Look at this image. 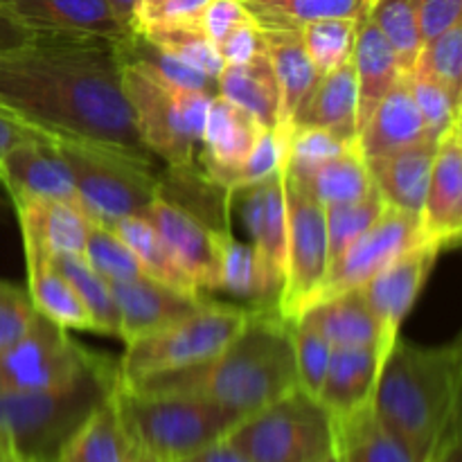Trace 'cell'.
Wrapping results in <instances>:
<instances>
[{"label": "cell", "mask_w": 462, "mask_h": 462, "mask_svg": "<svg viewBox=\"0 0 462 462\" xmlns=\"http://www.w3.org/2000/svg\"><path fill=\"white\" fill-rule=\"evenodd\" d=\"M120 41L34 36L0 52V116L45 135L153 165L120 84Z\"/></svg>", "instance_id": "1"}, {"label": "cell", "mask_w": 462, "mask_h": 462, "mask_svg": "<svg viewBox=\"0 0 462 462\" xmlns=\"http://www.w3.org/2000/svg\"><path fill=\"white\" fill-rule=\"evenodd\" d=\"M122 386L152 395L197 397L246 418L300 386L291 320L275 307L255 305L233 341L212 359Z\"/></svg>", "instance_id": "2"}, {"label": "cell", "mask_w": 462, "mask_h": 462, "mask_svg": "<svg viewBox=\"0 0 462 462\" xmlns=\"http://www.w3.org/2000/svg\"><path fill=\"white\" fill-rule=\"evenodd\" d=\"M460 382L458 338L449 346L397 338L382 365L370 409L415 462H427L447 424L460 415Z\"/></svg>", "instance_id": "3"}, {"label": "cell", "mask_w": 462, "mask_h": 462, "mask_svg": "<svg viewBox=\"0 0 462 462\" xmlns=\"http://www.w3.org/2000/svg\"><path fill=\"white\" fill-rule=\"evenodd\" d=\"M117 383L116 364L59 388L0 393V445L25 462H59L68 442Z\"/></svg>", "instance_id": "4"}, {"label": "cell", "mask_w": 462, "mask_h": 462, "mask_svg": "<svg viewBox=\"0 0 462 462\" xmlns=\"http://www.w3.org/2000/svg\"><path fill=\"white\" fill-rule=\"evenodd\" d=\"M117 418L134 449L161 462H176L224 440L239 415L212 402L180 395H152L116 383Z\"/></svg>", "instance_id": "5"}, {"label": "cell", "mask_w": 462, "mask_h": 462, "mask_svg": "<svg viewBox=\"0 0 462 462\" xmlns=\"http://www.w3.org/2000/svg\"><path fill=\"white\" fill-rule=\"evenodd\" d=\"M120 84L144 147L171 170L192 171L215 95L174 86L131 61H122Z\"/></svg>", "instance_id": "6"}, {"label": "cell", "mask_w": 462, "mask_h": 462, "mask_svg": "<svg viewBox=\"0 0 462 462\" xmlns=\"http://www.w3.org/2000/svg\"><path fill=\"white\" fill-rule=\"evenodd\" d=\"M248 311L246 307L203 300L179 323L126 343L125 355L116 364L117 382L135 383L212 359L242 329Z\"/></svg>", "instance_id": "7"}, {"label": "cell", "mask_w": 462, "mask_h": 462, "mask_svg": "<svg viewBox=\"0 0 462 462\" xmlns=\"http://www.w3.org/2000/svg\"><path fill=\"white\" fill-rule=\"evenodd\" d=\"M226 440L251 462H319L334 451V418L298 386L239 420Z\"/></svg>", "instance_id": "8"}, {"label": "cell", "mask_w": 462, "mask_h": 462, "mask_svg": "<svg viewBox=\"0 0 462 462\" xmlns=\"http://www.w3.org/2000/svg\"><path fill=\"white\" fill-rule=\"evenodd\" d=\"M52 144L70 170L93 224L113 226L122 217H138L162 189L156 165L86 144Z\"/></svg>", "instance_id": "9"}, {"label": "cell", "mask_w": 462, "mask_h": 462, "mask_svg": "<svg viewBox=\"0 0 462 462\" xmlns=\"http://www.w3.org/2000/svg\"><path fill=\"white\" fill-rule=\"evenodd\" d=\"M108 359L70 337V329L36 311L25 334L0 350V393H30L66 386Z\"/></svg>", "instance_id": "10"}, {"label": "cell", "mask_w": 462, "mask_h": 462, "mask_svg": "<svg viewBox=\"0 0 462 462\" xmlns=\"http://www.w3.org/2000/svg\"><path fill=\"white\" fill-rule=\"evenodd\" d=\"M282 185L287 201V257L275 310L282 319L293 320L314 302L320 284L325 282L329 251L325 206L287 174H282Z\"/></svg>", "instance_id": "11"}, {"label": "cell", "mask_w": 462, "mask_h": 462, "mask_svg": "<svg viewBox=\"0 0 462 462\" xmlns=\"http://www.w3.org/2000/svg\"><path fill=\"white\" fill-rule=\"evenodd\" d=\"M418 242V215L388 206L386 212L329 264L325 282L320 284L314 302L364 287L373 275L386 269L393 260H397L402 253L409 251Z\"/></svg>", "instance_id": "12"}, {"label": "cell", "mask_w": 462, "mask_h": 462, "mask_svg": "<svg viewBox=\"0 0 462 462\" xmlns=\"http://www.w3.org/2000/svg\"><path fill=\"white\" fill-rule=\"evenodd\" d=\"M282 174L237 189L242 194V217L253 239V253L257 264L260 302L275 307L284 280V257H287V201H284Z\"/></svg>", "instance_id": "13"}, {"label": "cell", "mask_w": 462, "mask_h": 462, "mask_svg": "<svg viewBox=\"0 0 462 462\" xmlns=\"http://www.w3.org/2000/svg\"><path fill=\"white\" fill-rule=\"evenodd\" d=\"M438 255L440 253L429 244H413L409 251L402 253L386 269H382L364 287H359L365 305L370 307L379 325V334H382L379 350H382L383 361L400 338L402 323L422 293Z\"/></svg>", "instance_id": "14"}, {"label": "cell", "mask_w": 462, "mask_h": 462, "mask_svg": "<svg viewBox=\"0 0 462 462\" xmlns=\"http://www.w3.org/2000/svg\"><path fill=\"white\" fill-rule=\"evenodd\" d=\"M462 120L454 122L438 143L420 208V242L438 253L456 246L462 235Z\"/></svg>", "instance_id": "15"}, {"label": "cell", "mask_w": 462, "mask_h": 462, "mask_svg": "<svg viewBox=\"0 0 462 462\" xmlns=\"http://www.w3.org/2000/svg\"><path fill=\"white\" fill-rule=\"evenodd\" d=\"M199 289H219V233L161 192L140 212Z\"/></svg>", "instance_id": "16"}, {"label": "cell", "mask_w": 462, "mask_h": 462, "mask_svg": "<svg viewBox=\"0 0 462 462\" xmlns=\"http://www.w3.org/2000/svg\"><path fill=\"white\" fill-rule=\"evenodd\" d=\"M0 12L32 36H99L125 41L126 30L106 0H0Z\"/></svg>", "instance_id": "17"}, {"label": "cell", "mask_w": 462, "mask_h": 462, "mask_svg": "<svg viewBox=\"0 0 462 462\" xmlns=\"http://www.w3.org/2000/svg\"><path fill=\"white\" fill-rule=\"evenodd\" d=\"M108 284L120 319L117 337L125 346L179 323L206 300L203 296H189L144 273L129 280H113Z\"/></svg>", "instance_id": "18"}, {"label": "cell", "mask_w": 462, "mask_h": 462, "mask_svg": "<svg viewBox=\"0 0 462 462\" xmlns=\"http://www.w3.org/2000/svg\"><path fill=\"white\" fill-rule=\"evenodd\" d=\"M0 183L12 199H52L88 217L70 170L48 140H27L7 149L0 156Z\"/></svg>", "instance_id": "19"}, {"label": "cell", "mask_w": 462, "mask_h": 462, "mask_svg": "<svg viewBox=\"0 0 462 462\" xmlns=\"http://www.w3.org/2000/svg\"><path fill=\"white\" fill-rule=\"evenodd\" d=\"M264 131V126L251 113L239 108L230 99L215 95L208 106L201 147H199L203 176L212 185L224 189L228 176L246 161Z\"/></svg>", "instance_id": "20"}, {"label": "cell", "mask_w": 462, "mask_h": 462, "mask_svg": "<svg viewBox=\"0 0 462 462\" xmlns=\"http://www.w3.org/2000/svg\"><path fill=\"white\" fill-rule=\"evenodd\" d=\"M382 365L383 356L377 346L334 347L316 400L334 420L368 409L373 404Z\"/></svg>", "instance_id": "21"}, {"label": "cell", "mask_w": 462, "mask_h": 462, "mask_svg": "<svg viewBox=\"0 0 462 462\" xmlns=\"http://www.w3.org/2000/svg\"><path fill=\"white\" fill-rule=\"evenodd\" d=\"M356 77L352 57L343 66L319 77L289 120L287 134L296 129H325L346 140H356Z\"/></svg>", "instance_id": "22"}, {"label": "cell", "mask_w": 462, "mask_h": 462, "mask_svg": "<svg viewBox=\"0 0 462 462\" xmlns=\"http://www.w3.org/2000/svg\"><path fill=\"white\" fill-rule=\"evenodd\" d=\"M438 143L440 138L427 135L418 143L365 161L374 189L382 194L388 206L420 215Z\"/></svg>", "instance_id": "23"}, {"label": "cell", "mask_w": 462, "mask_h": 462, "mask_svg": "<svg viewBox=\"0 0 462 462\" xmlns=\"http://www.w3.org/2000/svg\"><path fill=\"white\" fill-rule=\"evenodd\" d=\"M352 66L356 77V134L368 122L377 104L391 93L393 86L404 77L397 54L386 36L379 32L368 12L356 21L355 45H352Z\"/></svg>", "instance_id": "24"}, {"label": "cell", "mask_w": 462, "mask_h": 462, "mask_svg": "<svg viewBox=\"0 0 462 462\" xmlns=\"http://www.w3.org/2000/svg\"><path fill=\"white\" fill-rule=\"evenodd\" d=\"M429 129L422 120L406 75L391 88V93L377 104L373 116L356 134V147L364 161L391 153L395 149L427 138Z\"/></svg>", "instance_id": "25"}, {"label": "cell", "mask_w": 462, "mask_h": 462, "mask_svg": "<svg viewBox=\"0 0 462 462\" xmlns=\"http://www.w3.org/2000/svg\"><path fill=\"white\" fill-rule=\"evenodd\" d=\"M23 246L27 264V293L34 310L66 329L95 332L93 319L81 305L66 275L54 264V257L30 237H23Z\"/></svg>", "instance_id": "26"}, {"label": "cell", "mask_w": 462, "mask_h": 462, "mask_svg": "<svg viewBox=\"0 0 462 462\" xmlns=\"http://www.w3.org/2000/svg\"><path fill=\"white\" fill-rule=\"evenodd\" d=\"M291 323L311 329L332 347L377 346L382 341L379 325L365 305L361 289L337 293L305 307ZM382 352V350H379Z\"/></svg>", "instance_id": "27"}, {"label": "cell", "mask_w": 462, "mask_h": 462, "mask_svg": "<svg viewBox=\"0 0 462 462\" xmlns=\"http://www.w3.org/2000/svg\"><path fill=\"white\" fill-rule=\"evenodd\" d=\"M23 237L34 239L50 255H81L93 221L68 203L52 199H12Z\"/></svg>", "instance_id": "28"}, {"label": "cell", "mask_w": 462, "mask_h": 462, "mask_svg": "<svg viewBox=\"0 0 462 462\" xmlns=\"http://www.w3.org/2000/svg\"><path fill=\"white\" fill-rule=\"evenodd\" d=\"M217 95L251 113L266 131H278L280 86L266 50L248 63L221 68L217 77Z\"/></svg>", "instance_id": "29"}, {"label": "cell", "mask_w": 462, "mask_h": 462, "mask_svg": "<svg viewBox=\"0 0 462 462\" xmlns=\"http://www.w3.org/2000/svg\"><path fill=\"white\" fill-rule=\"evenodd\" d=\"M264 32L266 54L273 66L275 79L280 86V126L278 134L284 135L289 120L298 104L302 102L311 86L319 79L314 63L305 52L298 30H262Z\"/></svg>", "instance_id": "30"}, {"label": "cell", "mask_w": 462, "mask_h": 462, "mask_svg": "<svg viewBox=\"0 0 462 462\" xmlns=\"http://www.w3.org/2000/svg\"><path fill=\"white\" fill-rule=\"evenodd\" d=\"M334 456L337 462H415L370 406L334 420Z\"/></svg>", "instance_id": "31"}, {"label": "cell", "mask_w": 462, "mask_h": 462, "mask_svg": "<svg viewBox=\"0 0 462 462\" xmlns=\"http://www.w3.org/2000/svg\"><path fill=\"white\" fill-rule=\"evenodd\" d=\"M134 451V445L117 418L111 393V397L95 409L72 436L59 462H129Z\"/></svg>", "instance_id": "32"}, {"label": "cell", "mask_w": 462, "mask_h": 462, "mask_svg": "<svg viewBox=\"0 0 462 462\" xmlns=\"http://www.w3.org/2000/svg\"><path fill=\"white\" fill-rule=\"evenodd\" d=\"M108 228H113L125 239V244L131 248L144 275L158 280V282L170 284L179 291L189 293V296H201V289L188 278V273L180 269L179 260L170 251V246L162 242L161 235L143 217H122Z\"/></svg>", "instance_id": "33"}, {"label": "cell", "mask_w": 462, "mask_h": 462, "mask_svg": "<svg viewBox=\"0 0 462 462\" xmlns=\"http://www.w3.org/2000/svg\"><path fill=\"white\" fill-rule=\"evenodd\" d=\"M248 14L262 30H300L323 18H359L370 0H244Z\"/></svg>", "instance_id": "34"}, {"label": "cell", "mask_w": 462, "mask_h": 462, "mask_svg": "<svg viewBox=\"0 0 462 462\" xmlns=\"http://www.w3.org/2000/svg\"><path fill=\"white\" fill-rule=\"evenodd\" d=\"M291 179V176H289ZM296 180V179H293ZM320 206H334V203H350L368 197L374 189L373 179L365 161L361 158L359 147L347 149L341 156L332 158L320 165L302 180H298Z\"/></svg>", "instance_id": "35"}, {"label": "cell", "mask_w": 462, "mask_h": 462, "mask_svg": "<svg viewBox=\"0 0 462 462\" xmlns=\"http://www.w3.org/2000/svg\"><path fill=\"white\" fill-rule=\"evenodd\" d=\"M54 264L59 266L70 287L75 289L77 298L93 319V328L97 334L117 337L120 332V319L117 307L113 300L111 284L106 278L97 273L81 255H52Z\"/></svg>", "instance_id": "36"}, {"label": "cell", "mask_w": 462, "mask_h": 462, "mask_svg": "<svg viewBox=\"0 0 462 462\" xmlns=\"http://www.w3.org/2000/svg\"><path fill=\"white\" fill-rule=\"evenodd\" d=\"M140 34L152 41L153 45L162 48L165 52L183 59L189 66L208 72L212 77H219L224 61L219 57L217 45L208 39L206 32L199 23H171V25H152L140 27Z\"/></svg>", "instance_id": "37"}, {"label": "cell", "mask_w": 462, "mask_h": 462, "mask_svg": "<svg viewBox=\"0 0 462 462\" xmlns=\"http://www.w3.org/2000/svg\"><path fill=\"white\" fill-rule=\"evenodd\" d=\"M359 18H323L300 25V41L319 77L343 66L352 57Z\"/></svg>", "instance_id": "38"}, {"label": "cell", "mask_w": 462, "mask_h": 462, "mask_svg": "<svg viewBox=\"0 0 462 462\" xmlns=\"http://www.w3.org/2000/svg\"><path fill=\"white\" fill-rule=\"evenodd\" d=\"M368 16L395 50L402 72L409 75L422 48V36L415 18V0H370Z\"/></svg>", "instance_id": "39"}, {"label": "cell", "mask_w": 462, "mask_h": 462, "mask_svg": "<svg viewBox=\"0 0 462 462\" xmlns=\"http://www.w3.org/2000/svg\"><path fill=\"white\" fill-rule=\"evenodd\" d=\"M388 203L383 201L377 189L359 201L334 203L325 206V228H328V251L329 264L346 251L350 244H355L379 217L386 212Z\"/></svg>", "instance_id": "40"}, {"label": "cell", "mask_w": 462, "mask_h": 462, "mask_svg": "<svg viewBox=\"0 0 462 462\" xmlns=\"http://www.w3.org/2000/svg\"><path fill=\"white\" fill-rule=\"evenodd\" d=\"M356 140H346L325 129H296L287 134L284 174L302 180L320 165L352 149Z\"/></svg>", "instance_id": "41"}, {"label": "cell", "mask_w": 462, "mask_h": 462, "mask_svg": "<svg viewBox=\"0 0 462 462\" xmlns=\"http://www.w3.org/2000/svg\"><path fill=\"white\" fill-rule=\"evenodd\" d=\"M86 262L97 271L102 278L108 282L113 280H129L135 275H143L138 260L126 246L125 239L108 226L93 224L90 226L88 239H86L84 253H81Z\"/></svg>", "instance_id": "42"}, {"label": "cell", "mask_w": 462, "mask_h": 462, "mask_svg": "<svg viewBox=\"0 0 462 462\" xmlns=\"http://www.w3.org/2000/svg\"><path fill=\"white\" fill-rule=\"evenodd\" d=\"M413 70L436 77L454 97L462 99V23L424 41Z\"/></svg>", "instance_id": "43"}, {"label": "cell", "mask_w": 462, "mask_h": 462, "mask_svg": "<svg viewBox=\"0 0 462 462\" xmlns=\"http://www.w3.org/2000/svg\"><path fill=\"white\" fill-rule=\"evenodd\" d=\"M219 289L233 296L251 298L260 302V284H257V264L253 246L239 242L230 230L219 233Z\"/></svg>", "instance_id": "44"}, {"label": "cell", "mask_w": 462, "mask_h": 462, "mask_svg": "<svg viewBox=\"0 0 462 462\" xmlns=\"http://www.w3.org/2000/svg\"><path fill=\"white\" fill-rule=\"evenodd\" d=\"M406 79H409V88L422 113L429 134L440 138L454 122L460 120L462 99L454 97L445 84L422 70H411Z\"/></svg>", "instance_id": "45"}, {"label": "cell", "mask_w": 462, "mask_h": 462, "mask_svg": "<svg viewBox=\"0 0 462 462\" xmlns=\"http://www.w3.org/2000/svg\"><path fill=\"white\" fill-rule=\"evenodd\" d=\"M284 153H287V138L280 135L278 131H264L246 161L228 176L224 189L228 194H235L237 189L278 174L284 170Z\"/></svg>", "instance_id": "46"}, {"label": "cell", "mask_w": 462, "mask_h": 462, "mask_svg": "<svg viewBox=\"0 0 462 462\" xmlns=\"http://www.w3.org/2000/svg\"><path fill=\"white\" fill-rule=\"evenodd\" d=\"M291 338H293V355H296V370H298V383L310 395H319L320 386H323L325 373H328L329 356H332L334 347L319 337L311 329L300 328V325L291 323Z\"/></svg>", "instance_id": "47"}, {"label": "cell", "mask_w": 462, "mask_h": 462, "mask_svg": "<svg viewBox=\"0 0 462 462\" xmlns=\"http://www.w3.org/2000/svg\"><path fill=\"white\" fill-rule=\"evenodd\" d=\"M36 310L27 289L0 280V350L16 343L34 323Z\"/></svg>", "instance_id": "48"}, {"label": "cell", "mask_w": 462, "mask_h": 462, "mask_svg": "<svg viewBox=\"0 0 462 462\" xmlns=\"http://www.w3.org/2000/svg\"><path fill=\"white\" fill-rule=\"evenodd\" d=\"M210 0H140L138 27L171 25V23H199Z\"/></svg>", "instance_id": "49"}, {"label": "cell", "mask_w": 462, "mask_h": 462, "mask_svg": "<svg viewBox=\"0 0 462 462\" xmlns=\"http://www.w3.org/2000/svg\"><path fill=\"white\" fill-rule=\"evenodd\" d=\"M219 50V57L224 61V66H239V63H248L251 59H255L257 54H262L266 50L264 43V32L262 27L253 21V16L248 21L235 25L224 39L217 43Z\"/></svg>", "instance_id": "50"}, {"label": "cell", "mask_w": 462, "mask_h": 462, "mask_svg": "<svg viewBox=\"0 0 462 462\" xmlns=\"http://www.w3.org/2000/svg\"><path fill=\"white\" fill-rule=\"evenodd\" d=\"M415 18L424 43L462 23V0H415Z\"/></svg>", "instance_id": "51"}, {"label": "cell", "mask_w": 462, "mask_h": 462, "mask_svg": "<svg viewBox=\"0 0 462 462\" xmlns=\"http://www.w3.org/2000/svg\"><path fill=\"white\" fill-rule=\"evenodd\" d=\"M248 18L251 14H248L244 0H210L199 18V25L206 32L208 39L217 45L235 25L248 21Z\"/></svg>", "instance_id": "52"}, {"label": "cell", "mask_w": 462, "mask_h": 462, "mask_svg": "<svg viewBox=\"0 0 462 462\" xmlns=\"http://www.w3.org/2000/svg\"><path fill=\"white\" fill-rule=\"evenodd\" d=\"M427 462H462L460 454V415L447 424L442 436L438 438L436 447L429 454Z\"/></svg>", "instance_id": "53"}, {"label": "cell", "mask_w": 462, "mask_h": 462, "mask_svg": "<svg viewBox=\"0 0 462 462\" xmlns=\"http://www.w3.org/2000/svg\"><path fill=\"white\" fill-rule=\"evenodd\" d=\"M176 462H251L237 447L230 445L228 440H219L215 445L206 447V449L197 451V454L188 456V458H180Z\"/></svg>", "instance_id": "54"}, {"label": "cell", "mask_w": 462, "mask_h": 462, "mask_svg": "<svg viewBox=\"0 0 462 462\" xmlns=\"http://www.w3.org/2000/svg\"><path fill=\"white\" fill-rule=\"evenodd\" d=\"M27 140H48L45 135L36 134V131L25 129V126L16 125V122L7 120V117L0 116V156H3L7 149H12L14 144L27 143ZM50 143V140H48Z\"/></svg>", "instance_id": "55"}, {"label": "cell", "mask_w": 462, "mask_h": 462, "mask_svg": "<svg viewBox=\"0 0 462 462\" xmlns=\"http://www.w3.org/2000/svg\"><path fill=\"white\" fill-rule=\"evenodd\" d=\"M32 39H34V36H32L30 32H25L21 25H16L12 18L5 16V14L0 12V52H3V50L21 48V45L30 43Z\"/></svg>", "instance_id": "56"}, {"label": "cell", "mask_w": 462, "mask_h": 462, "mask_svg": "<svg viewBox=\"0 0 462 462\" xmlns=\"http://www.w3.org/2000/svg\"><path fill=\"white\" fill-rule=\"evenodd\" d=\"M108 7L113 9L117 18H120L122 25L126 30L135 32L138 27V9H140V0H106Z\"/></svg>", "instance_id": "57"}, {"label": "cell", "mask_w": 462, "mask_h": 462, "mask_svg": "<svg viewBox=\"0 0 462 462\" xmlns=\"http://www.w3.org/2000/svg\"><path fill=\"white\" fill-rule=\"evenodd\" d=\"M129 462H161V460L152 458V456H149V454H143V451L135 449V451H134V456H131V460H129Z\"/></svg>", "instance_id": "58"}, {"label": "cell", "mask_w": 462, "mask_h": 462, "mask_svg": "<svg viewBox=\"0 0 462 462\" xmlns=\"http://www.w3.org/2000/svg\"><path fill=\"white\" fill-rule=\"evenodd\" d=\"M0 462H9V451L0 445Z\"/></svg>", "instance_id": "59"}, {"label": "cell", "mask_w": 462, "mask_h": 462, "mask_svg": "<svg viewBox=\"0 0 462 462\" xmlns=\"http://www.w3.org/2000/svg\"><path fill=\"white\" fill-rule=\"evenodd\" d=\"M319 462H337V456H334V451L329 456H325V458H320Z\"/></svg>", "instance_id": "60"}, {"label": "cell", "mask_w": 462, "mask_h": 462, "mask_svg": "<svg viewBox=\"0 0 462 462\" xmlns=\"http://www.w3.org/2000/svg\"><path fill=\"white\" fill-rule=\"evenodd\" d=\"M9 462H25V460H18L16 456H12V454H9Z\"/></svg>", "instance_id": "61"}]
</instances>
